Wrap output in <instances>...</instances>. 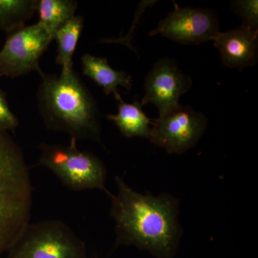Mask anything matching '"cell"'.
Here are the masks:
<instances>
[{"mask_svg":"<svg viewBox=\"0 0 258 258\" xmlns=\"http://www.w3.org/2000/svg\"><path fill=\"white\" fill-rule=\"evenodd\" d=\"M117 194H110L116 244L134 245L159 258H173L182 235L179 201L169 194L158 197L134 191L115 176Z\"/></svg>","mask_w":258,"mask_h":258,"instance_id":"6da1fadb","label":"cell"},{"mask_svg":"<svg viewBox=\"0 0 258 258\" xmlns=\"http://www.w3.org/2000/svg\"><path fill=\"white\" fill-rule=\"evenodd\" d=\"M38 108L45 126L66 132L71 140L101 143L100 112L92 94L72 69L68 73L40 74Z\"/></svg>","mask_w":258,"mask_h":258,"instance_id":"7a4b0ae2","label":"cell"},{"mask_svg":"<svg viewBox=\"0 0 258 258\" xmlns=\"http://www.w3.org/2000/svg\"><path fill=\"white\" fill-rule=\"evenodd\" d=\"M32 186L23 153L9 132H0V254L30 223Z\"/></svg>","mask_w":258,"mask_h":258,"instance_id":"3957f363","label":"cell"},{"mask_svg":"<svg viewBox=\"0 0 258 258\" xmlns=\"http://www.w3.org/2000/svg\"><path fill=\"white\" fill-rule=\"evenodd\" d=\"M76 141L69 146L40 144L39 165L52 171L64 186L72 191L101 189L107 191L106 166L96 155L80 151Z\"/></svg>","mask_w":258,"mask_h":258,"instance_id":"277c9868","label":"cell"},{"mask_svg":"<svg viewBox=\"0 0 258 258\" xmlns=\"http://www.w3.org/2000/svg\"><path fill=\"white\" fill-rule=\"evenodd\" d=\"M8 258H87L86 244L60 220L29 223Z\"/></svg>","mask_w":258,"mask_h":258,"instance_id":"5b68a950","label":"cell"},{"mask_svg":"<svg viewBox=\"0 0 258 258\" xmlns=\"http://www.w3.org/2000/svg\"><path fill=\"white\" fill-rule=\"evenodd\" d=\"M52 40L38 23L7 34L0 50V79H15L32 71L41 74L39 62Z\"/></svg>","mask_w":258,"mask_h":258,"instance_id":"8992f818","label":"cell"},{"mask_svg":"<svg viewBox=\"0 0 258 258\" xmlns=\"http://www.w3.org/2000/svg\"><path fill=\"white\" fill-rule=\"evenodd\" d=\"M208 125V118L203 113L179 105L153 119L149 140L169 154H184L196 145Z\"/></svg>","mask_w":258,"mask_h":258,"instance_id":"52a82bcc","label":"cell"},{"mask_svg":"<svg viewBox=\"0 0 258 258\" xmlns=\"http://www.w3.org/2000/svg\"><path fill=\"white\" fill-rule=\"evenodd\" d=\"M219 32L218 18L212 10L179 8L174 3V10L149 35H161L184 45H199L213 41Z\"/></svg>","mask_w":258,"mask_h":258,"instance_id":"ba28073f","label":"cell"},{"mask_svg":"<svg viewBox=\"0 0 258 258\" xmlns=\"http://www.w3.org/2000/svg\"><path fill=\"white\" fill-rule=\"evenodd\" d=\"M192 84L191 76L185 74L175 60L160 59L146 76L141 105L152 103L157 108L159 117L163 116L179 106L180 97L187 92Z\"/></svg>","mask_w":258,"mask_h":258,"instance_id":"9c48e42d","label":"cell"},{"mask_svg":"<svg viewBox=\"0 0 258 258\" xmlns=\"http://www.w3.org/2000/svg\"><path fill=\"white\" fill-rule=\"evenodd\" d=\"M213 41L227 67L242 71L257 63L258 32L241 25L227 32H219Z\"/></svg>","mask_w":258,"mask_h":258,"instance_id":"30bf717a","label":"cell"},{"mask_svg":"<svg viewBox=\"0 0 258 258\" xmlns=\"http://www.w3.org/2000/svg\"><path fill=\"white\" fill-rule=\"evenodd\" d=\"M83 74L102 88L106 96L113 95L116 101L121 99L118 86L132 89V78L122 71L112 69L105 57H96L89 53L81 57Z\"/></svg>","mask_w":258,"mask_h":258,"instance_id":"8fae6325","label":"cell"},{"mask_svg":"<svg viewBox=\"0 0 258 258\" xmlns=\"http://www.w3.org/2000/svg\"><path fill=\"white\" fill-rule=\"evenodd\" d=\"M116 114L107 115V118L114 123L126 138L149 139L153 123L146 115L140 102L135 101L132 103H126L120 99Z\"/></svg>","mask_w":258,"mask_h":258,"instance_id":"7c38bea8","label":"cell"},{"mask_svg":"<svg viewBox=\"0 0 258 258\" xmlns=\"http://www.w3.org/2000/svg\"><path fill=\"white\" fill-rule=\"evenodd\" d=\"M77 8L75 0H37L38 23L54 40L56 32L74 18Z\"/></svg>","mask_w":258,"mask_h":258,"instance_id":"4fadbf2b","label":"cell"},{"mask_svg":"<svg viewBox=\"0 0 258 258\" xmlns=\"http://www.w3.org/2000/svg\"><path fill=\"white\" fill-rule=\"evenodd\" d=\"M82 16L75 15L55 34L57 42L56 62L62 67L61 73L69 72L73 69V57L83 28Z\"/></svg>","mask_w":258,"mask_h":258,"instance_id":"5bb4252c","label":"cell"},{"mask_svg":"<svg viewBox=\"0 0 258 258\" xmlns=\"http://www.w3.org/2000/svg\"><path fill=\"white\" fill-rule=\"evenodd\" d=\"M37 0H0V31L7 34L25 26L36 12Z\"/></svg>","mask_w":258,"mask_h":258,"instance_id":"9a60e30c","label":"cell"},{"mask_svg":"<svg viewBox=\"0 0 258 258\" xmlns=\"http://www.w3.org/2000/svg\"><path fill=\"white\" fill-rule=\"evenodd\" d=\"M231 7L234 13L242 19V25L254 32H258L257 0L232 1Z\"/></svg>","mask_w":258,"mask_h":258,"instance_id":"2e32d148","label":"cell"},{"mask_svg":"<svg viewBox=\"0 0 258 258\" xmlns=\"http://www.w3.org/2000/svg\"><path fill=\"white\" fill-rule=\"evenodd\" d=\"M18 125V117L10 109L7 93L0 87V132H13Z\"/></svg>","mask_w":258,"mask_h":258,"instance_id":"e0dca14e","label":"cell"},{"mask_svg":"<svg viewBox=\"0 0 258 258\" xmlns=\"http://www.w3.org/2000/svg\"><path fill=\"white\" fill-rule=\"evenodd\" d=\"M93 258H98V257H93Z\"/></svg>","mask_w":258,"mask_h":258,"instance_id":"ac0fdd59","label":"cell"}]
</instances>
